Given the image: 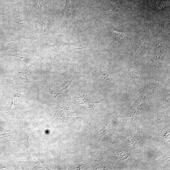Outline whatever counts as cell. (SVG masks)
Segmentation results:
<instances>
[{"instance_id":"8992f818","label":"cell","mask_w":170,"mask_h":170,"mask_svg":"<svg viewBox=\"0 0 170 170\" xmlns=\"http://www.w3.org/2000/svg\"><path fill=\"white\" fill-rule=\"evenodd\" d=\"M94 75L96 78L104 80H108L110 79V77L105 73V72L100 70H96L94 71Z\"/></svg>"},{"instance_id":"277c9868","label":"cell","mask_w":170,"mask_h":170,"mask_svg":"<svg viewBox=\"0 0 170 170\" xmlns=\"http://www.w3.org/2000/svg\"><path fill=\"white\" fill-rule=\"evenodd\" d=\"M131 80L138 87H143L144 84V79L141 75L131 74L130 75Z\"/></svg>"},{"instance_id":"5b68a950","label":"cell","mask_w":170,"mask_h":170,"mask_svg":"<svg viewBox=\"0 0 170 170\" xmlns=\"http://www.w3.org/2000/svg\"><path fill=\"white\" fill-rule=\"evenodd\" d=\"M109 30H110L111 34L116 39H123L126 38L128 37L127 34L126 33L123 32H119L115 30L112 28L108 26Z\"/></svg>"},{"instance_id":"3957f363","label":"cell","mask_w":170,"mask_h":170,"mask_svg":"<svg viewBox=\"0 0 170 170\" xmlns=\"http://www.w3.org/2000/svg\"><path fill=\"white\" fill-rule=\"evenodd\" d=\"M73 79L74 78H73L56 88L54 91L53 93L57 95L63 93L69 87Z\"/></svg>"},{"instance_id":"7a4b0ae2","label":"cell","mask_w":170,"mask_h":170,"mask_svg":"<svg viewBox=\"0 0 170 170\" xmlns=\"http://www.w3.org/2000/svg\"><path fill=\"white\" fill-rule=\"evenodd\" d=\"M146 34L144 33H141L138 35L136 38L134 46H133V54L135 57L140 50L141 49L143 45L144 44L146 40Z\"/></svg>"},{"instance_id":"52a82bcc","label":"cell","mask_w":170,"mask_h":170,"mask_svg":"<svg viewBox=\"0 0 170 170\" xmlns=\"http://www.w3.org/2000/svg\"><path fill=\"white\" fill-rule=\"evenodd\" d=\"M119 12L117 10L113 8H110L108 10L106 11L102 14H101V16L107 17L109 16L114 15L118 14Z\"/></svg>"},{"instance_id":"6da1fadb","label":"cell","mask_w":170,"mask_h":170,"mask_svg":"<svg viewBox=\"0 0 170 170\" xmlns=\"http://www.w3.org/2000/svg\"><path fill=\"white\" fill-rule=\"evenodd\" d=\"M53 109L55 111V113L52 118L54 120H74L78 118L76 113L73 109L59 104H56Z\"/></svg>"}]
</instances>
